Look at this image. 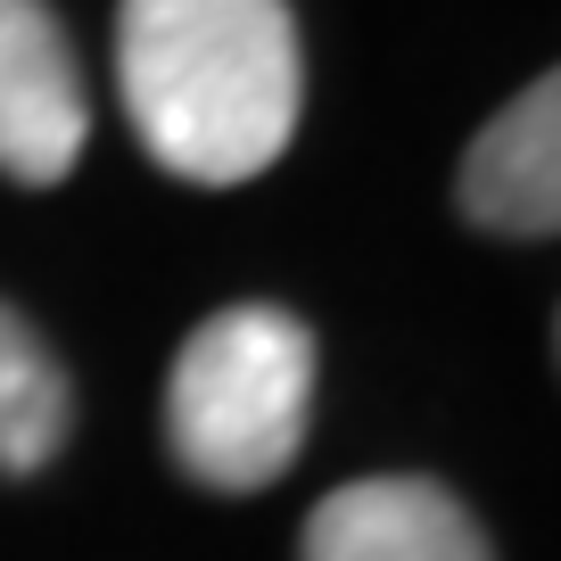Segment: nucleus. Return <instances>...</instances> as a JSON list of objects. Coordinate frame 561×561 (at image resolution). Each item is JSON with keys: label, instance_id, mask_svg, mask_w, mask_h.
<instances>
[{"label": "nucleus", "instance_id": "obj_2", "mask_svg": "<svg viewBox=\"0 0 561 561\" xmlns=\"http://www.w3.org/2000/svg\"><path fill=\"white\" fill-rule=\"evenodd\" d=\"M306 413H314V331L298 314L224 306L182 339L165 380V438L198 488H273L306 446Z\"/></svg>", "mask_w": 561, "mask_h": 561}, {"label": "nucleus", "instance_id": "obj_6", "mask_svg": "<svg viewBox=\"0 0 561 561\" xmlns=\"http://www.w3.org/2000/svg\"><path fill=\"white\" fill-rule=\"evenodd\" d=\"M67 421H75V397H67V371L50 364L25 314L0 306V471L25 479L67 446Z\"/></svg>", "mask_w": 561, "mask_h": 561}, {"label": "nucleus", "instance_id": "obj_1", "mask_svg": "<svg viewBox=\"0 0 561 561\" xmlns=\"http://www.w3.org/2000/svg\"><path fill=\"white\" fill-rule=\"evenodd\" d=\"M116 91L140 149L182 182H256L306 107L289 0H124Z\"/></svg>", "mask_w": 561, "mask_h": 561}, {"label": "nucleus", "instance_id": "obj_5", "mask_svg": "<svg viewBox=\"0 0 561 561\" xmlns=\"http://www.w3.org/2000/svg\"><path fill=\"white\" fill-rule=\"evenodd\" d=\"M462 215L504 240H553L561 224V91L553 75L504 100L488 116V133L462 149V182H455Z\"/></svg>", "mask_w": 561, "mask_h": 561}, {"label": "nucleus", "instance_id": "obj_4", "mask_svg": "<svg viewBox=\"0 0 561 561\" xmlns=\"http://www.w3.org/2000/svg\"><path fill=\"white\" fill-rule=\"evenodd\" d=\"M306 561H495L438 479H347L306 512Z\"/></svg>", "mask_w": 561, "mask_h": 561}, {"label": "nucleus", "instance_id": "obj_3", "mask_svg": "<svg viewBox=\"0 0 561 561\" xmlns=\"http://www.w3.org/2000/svg\"><path fill=\"white\" fill-rule=\"evenodd\" d=\"M91 100L67 25L42 0H0V174L50 191L83 165Z\"/></svg>", "mask_w": 561, "mask_h": 561}]
</instances>
